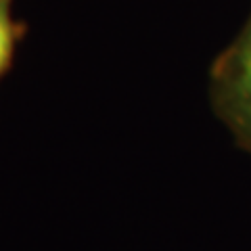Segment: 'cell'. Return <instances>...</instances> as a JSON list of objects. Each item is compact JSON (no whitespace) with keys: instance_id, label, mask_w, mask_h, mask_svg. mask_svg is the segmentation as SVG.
I'll list each match as a JSON object with an SVG mask.
<instances>
[{"instance_id":"cell-1","label":"cell","mask_w":251,"mask_h":251,"mask_svg":"<svg viewBox=\"0 0 251 251\" xmlns=\"http://www.w3.org/2000/svg\"><path fill=\"white\" fill-rule=\"evenodd\" d=\"M214 97L234 134L251 147V17L216 63Z\"/></svg>"},{"instance_id":"cell-2","label":"cell","mask_w":251,"mask_h":251,"mask_svg":"<svg viewBox=\"0 0 251 251\" xmlns=\"http://www.w3.org/2000/svg\"><path fill=\"white\" fill-rule=\"evenodd\" d=\"M15 46V25L9 9V0H0V74L9 67Z\"/></svg>"}]
</instances>
